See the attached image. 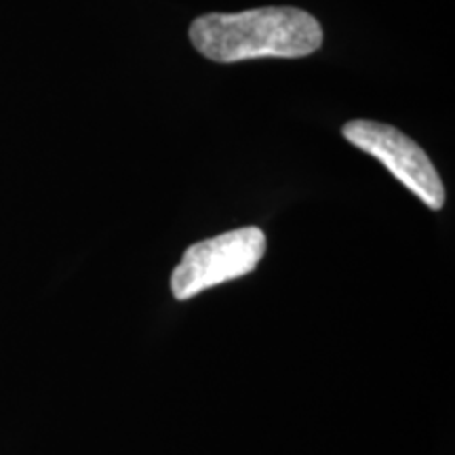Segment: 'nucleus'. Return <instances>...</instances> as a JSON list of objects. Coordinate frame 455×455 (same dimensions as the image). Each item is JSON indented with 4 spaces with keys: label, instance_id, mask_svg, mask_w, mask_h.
Wrapping results in <instances>:
<instances>
[{
    "label": "nucleus",
    "instance_id": "1",
    "mask_svg": "<svg viewBox=\"0 0 455 455\" xmlns=\"http://www.w3.org/2000/svg\"><path fill=\"white\" fill-rule=\"evenodd\" d=\"M198 53L218 64L259 57H306L321 49L316 17L295 7H261L243 13H207L190 26Z\"/></svg>",
    "mask_w": 455,
    "mask_h": 455
},
{
    "label": "nucleus",
    "instance_id": "2",
    "mask_svg": "<svg viewBox=\"0 0 455 455\" xmlns=\"http://www.w3.org/2000/svg\"><path fill=\"white\" fill-rule=\"evenodd\" d=\"M266 253V235L255 226L238 228L186 249L171 275V293L186 301L221 283L251 275Z\"/></svg>",
    "mask_w": 455,
    "mask_h": 455
},
{
    "label": "nucleus",
    "instance_id": "3",
    "mask_svg": "<svg viewBox=\"0 0 455 455\" xmlns=\"http://www.w3.org/2000/svg\"><path fill=\"white\" fill-rule=\"evenodd\" d=\"M352 146L378 158L403 186L430 209L445 204V186L428 155L403 131L375 121H350L341 129Z\"/></svg>",
    "mask_w": 455,
    "mask_h": 455
}]
</instances>
